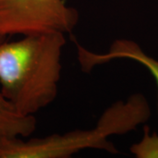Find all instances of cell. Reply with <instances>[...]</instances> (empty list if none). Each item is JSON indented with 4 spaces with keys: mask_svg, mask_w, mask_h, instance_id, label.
Returning a JSON list of instances; mask_svg holds the SVG:
<instances>
[{
    "mask_svg": "<svg viewBox=\"0 0 158 158\" xmlns=\"http://www.w3.org/2000/svg\"><path fill=\"white\" fill-rule=\"evenodd\" d=\"M5 38H6V37H4V36H1V35H0V42H2L3 40H5Z\"/></svg>",
    "mask_w": 158,
    "mask_h": 158,
    "instance_id": "6",
    "label": "cell"
},
{
    "mask_svg": "<svg viewBox=\"0 0 158 158\" xmlns=\"http://www.w3.org/2000/svg\"><path fill=\"white\" fill-rule=\"evenodd\" d=\"M77 56L82 69L90 71L102 64L119 60L127 59L138 62L144 66L152 75L158 87V60L147 55L141 47L133 40H116L109 47L108 50L98 53L88 50L81 45H77ZM132 152L138 157H158V136L145 135L143 140L134 145Z\"/></svg>",
    "mask_w": 158,
    "mask_h": 158,
    "instance_id": "4",
    "label": "cell"
},
{
    "mask_svg": "<svg viewBox=\"0 0 158 158\" xmlns=\"http://www.w3.org/2000/svg\"><path fill=\"white\" fill-rule=\"evenodd\" d=\"M150 114L146 98L134 95L126 102L118 101L101 114L96 127L64 134L24 140L15 137L0 142V158H69L86 149L115 154L110 138L124 135L146 121Z\"/></svg>",
    "mask_w": 158,
    "mask_h": 158,
    "instance_id": "2",
    "label": "cell"
},
{
    "mask_svg": "<svg viewBox=\"0 0 158 158\" xmlns=\"http://www.w3.org/2000/svg\"><path fill=\"white\" fill-rule=\"evenodd\" d=\"M79 13L65 0H0V35L71 33Z\"/></svg>",
    "mask_w": 158,
    "mask_h": 158,
    "instance_id": "3",
    "label": "cell"
},
{
    "mask_svg": "<svg viewBox=\"0 0 158 158\" xmlns=\"http://www.w3.org/2000/svg\"><path fill=\"white\" fill-rule=\"evenodd\" d=\"M36 128L34 115H25L0 91V142L6 139L30 136Z\"/></svg>",
    "mask_w": 158,
    "mask_h": 158,
    "instance_id": "5",
    "label": "cell"
},
{
    "mask_svg": "<svg viewBox=\"0 0 158 158\" xmlns=\"http://www.w3.org/2000/svg\"><path fill=\"white\" fill-rule=\"evenodd\" d=\"M65 44L61 33L0 42V91L19 113L34 116L55 101Z\"/></svg>",
    "mask_w": 158,
    "mask_h": 158,
    "instance_id": "1",
    "label": "cell"
}]
</instances>
